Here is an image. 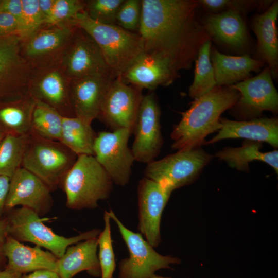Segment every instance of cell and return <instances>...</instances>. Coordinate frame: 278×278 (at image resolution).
Wrapping results in <instances>:
<instances>
[{
	"label": "cell",
	"instance_id": "obj_38",
	"mask_svg": "<svg viewBox=\"0 0 278 278\" xmlns=\"http://www.w3.org/2000/svg\"><path fill=\"white\" fill-rule=\"evenodd\" d=\"M20 26L17 20L10 13L0 10V37L16 34L19 36Z\"/></svg>",
	"mask_w": 278,
	"mask_h": 278
},
{
	"label": "cell",
	"instance_id": "obj_28",
	"mask_svg": "<svg viewBox=\"0 0 278 278\" xmlns=\"http://www.w3.org/2000/svg\"><path fill=\"white\" fill-rule=\"evenodd\" d=\"M261 142L245 140L241 147H226L217 152L215 156L223 160L231 167L240 171H247L249 163L254 161H261L269 164L277 173L278 151L262 152Z\"/></svg>",
	"mask_w": 278,
	"mask_h": 278
},
{
	"label": "cell",
	"instance_id": "obj_44",
	"mask_svg": "<svg viewBox=\"0 0 278 278\" xmlns=\"http://www.w3.org/2000/svg\"><path fill=\"white\" fill-rule=\"evenodd\" d=\"M55 2V0H38L39 8L44 18V23L51 13Z\"/></svg>",
	"mask_w": 278,
	"mask_h": 278
},
{
	"label": "cell",
	"instance_id": "obj_3",
	"mask_svg": "<svg viewBox=\"0 0 278 278\" xmlns=\"http://www.w3.org/2000/svg\"><path fill=\"white\" fill-rule=\"evenodd\" d=\"M72 23L84 30L94 40L116 78L144 53L138 33L127 30L116 24H106L89 18L84 11Z\"/></svg>",
	"mask_w": 278,
	"mask_h": 278
},
{
	"label": "cell",
	"instance_id": "obj_31",
	"mask_svg": "<svg viewBox=\"0 0 278 278\" xmlns=\"http://www.w3.org/2000/svg\"><path fill=\"white\" fill-rule=\"evenodd\" d=\"M211 42L203 43L199 49L195 60L193 82L189 89V95L197 98L209 92L217 86L211 60Z\"/></svg>",
	"mask_w": 278,
	"mask_h": 278
},
{
	"label": "cell",
	"instance_id": "obj_12",
	"mask_svg": "<svg viewBox=\"0 0 278 278\" xmlns=\"http://www.w3.org/2000/svg\"><path fill=\"white\" fill-rule=\"evenodd\" d=\"M71 79L60 63L32 69L27 92L36 100L49 105L63 117H75L70 98Z\"/></svg>",
	"mask_w": 278,
	"mask_h": 278
},
{
	"label": "cell",
	"instance_id": "obj_16",
	"mask_svg": "<svg viewBox=\"0 0 278 278\" xmlns=\"http://www.w3.org/2000/svg\"><path fill=\"white\" fill-rule=\"evenodd\" d=\"M272 77L268 66L257 76L230 85L240 94L233 107L240 116L244 118L256 117L264 111L277 113L278 93Z\"/></svg>",
	"mask_w": 278,
	"mask_h": 278
},
{
	"label": "cell",
	"instance_id": "obj_9",
	"mask_svg": "<svg viewBox=\"0 0 278 278\" xmlns=\"http://www.w3.org/2000/svg\"><path fill=\"white\" fill-rule=\"evenodd\" d=\"M76 28L73 24L41 27L21 39L23 57L32 69L60 63Z\"/></svg>",
	"mask_w": 278,
	"mask_h": 278
},
{
	"label": "cell",
	"instance_id": "obj_25",
	"mask_svg": "<svg viewBox=\"0 0 278 278\" xmlns=\"http://www.w3.org/2000/svg\"><path fill=\"white\" fill-rule=\"evenodd\" d=\"M203 26L209 36L235 48L244 47L247 42L245 22L239 10L234 8L205 16Z\"/></svg>",
	"mask_w": 278,
	"mask_h": 278
},
{
	"label": "cell",
	"instance_id": "obj_48",
	"mask_svg": "<svg viewBox=\"0 0 278 278\" xmlns=\"http://www.w3.org/2000/svg\"><path fill=\"white\" fill-rule=\"evenodd\" d=\"M1 1H2V0H0V3H1Z\"/></svg>",
	"mask_w": 278,
	"mask_h": 278
},
{
	"label": "cell",
	"instance_id": "obj_7",
	"mask_svg": "<svg viewBox=\"0 0 278 278\" xmlns=\"http://www.w3.org/2000/svg\"><path fill=\"white\" fill-rule=\"evenodd\" d=\"M110 218L116 224L129 250V256L119 264L118 278H151L162 269H170L171 264H180L179 258L164 256L157 252L140 233L126 228L110 210Z\"/></svg>",
	"mask_w": 278,
	"mask_h": 278
},
{
	"label": "cell",
	"instance_id": "obj_29",
	"mask_svg": "<svg viewBox=\"0 0 278 278\" xmlns=\"http://www.w3.org/2000/svg\"><path fill=\"white\" fill-rule=\"evenodd\" d=\"M96 135L91 124L77 117L63 116L59 142L77 156H94L93 147Z\"/></svg>",
	"mask_w": 278,
	"mask_h": 278
},
{
	"label": "cell",
	"instance_id": "obj_23",
	"mask_svg": "<svg viewBox=\"0 0 278 278\" xmlns=\"http://www.w3.org/2000/svg\"><path fill=\"white\" fill-rule=\"evenodd\" d=\"M97 237L80 241L67 248L57 261L56 272L60 278H73L82 271H86L94 277H100Z\"/></svg>",
	"mask_w": 278,
	"mask_h": 278
},
{
	"label": "cell",
	"instance_id": "obj_33",
	"mask_svg": "<svg viewBox=\"0 0 278 278\" xmlns=\"http://www.w3.org/2000/svg\"><path fill=\"white\" fill-rule=\"evenodd\" d=\"M110 217L109 212L104 213L105 227L97 237L99 248L98 259L101 278H113L116 269L115 255L111 238Z\"/></svg>",
	"mask_w": 278,
	"mask_h": 278
},
{
	"label": "cell",
	"instance_id": "obj_14",
	"mask_svg": "<svg viewBox=\"0 0 278 278\" xmlns=\"http://www.w3.org/2000/svg\"><path fill=\"white\" fill-rule=\"evenodd\" d=\"M160 115L154 94L144 95L133 130L134 139L131 150L135 161L148 164L160 152L163 143Z\"/></svg>",
	"mask_w": 278,
	"mask_h": 278
},
{
	"label": "cell",
	"instance_id": "obj_32",
	"mask_svg": "<svg viewBox=\"0 0 278 278\" xmlns=\"http://www.w3.org/2000/svg\"><path fill=\"white\" fill-rule=\"evenodd\" d=\"M28 137L29 134H6L0 142V175L10 178L22 167Z\"/></svg>",
	"mask_w": 278,
	"mask_h": 278
},
{
	"label": "cell",
	"instance_id": "obj_24",
	"mask_svg": "<svg viewBox=\"0 0 278 278\" xmlns=\"http://www.w3.org/2000/svg\"><path fill=\"white\" fill-rule=\"evenodd\" d=\"M278 2L274 1L268 10L254 16L252 26L257 39V50L269 65L272 76L275 78L278 67V39L276 20Z\"/></svg>",
	"mask_w": 278,
	"mask_h": 278
},
{
	"label": "cell",
	"instance_id": "obj_46",
	"mask_svg": "<svg viewBox=\"0 0 278 278\" xmlns=\"http://www.w3.org/2000/svg\"><path fill=\"white\" fill-rule=\"evenodd\" d=\"M5 135H6V133H5L1 130H0V142L1 141V140L3 139V138L4 137Z\"/></svg>",
	"mask_w": 278,
	"mask_h": 278
},
{
	"label": "cell",
	"instance_id": "obj_11",
	"mask_svg": "<svg viewBox=\"0 0 278 278\" xmlns=\"http://www.w3.org/2000/svg\"><path fill=\"white\" fill-rule=\"evenodd\" d=\"M143 96L142 89L125 83L118 76L111 82L97 118L112 131L129 129L133 133Z\"/></svg>",
	"mask_w": 278,
	"mask_h": 278
},
{
	"label": "cell",
	"instance_id": "obj_42",
	"mask_svg": "<svg viewBox=\"0 0 278 278\" xmlns=\"http://www.w3.org/2000/svg\"><path fill=\"white\" fill-rule=\"evenodd\" d=\"M10 178L0 175V219L3 218V215L5 209L6 200L8 194Z\"/></svg>",
	"mask_w": 278,
	"mask_h": 278
},
{
	"label": "cell",
	"instance_id": "obj_45",
	"mask_svg": "<svg viewBox=\"0 0 278 278\" xmlns=\"http://www.w3.org/2000/svg\"><path fill=\"white\" fill-rule=\"evenodd\" d=\"M23 275L7 267L0 270V278H22Z\"/></svg>",
	"mask_w": 278,
	"mask_h": 278
},
{
	"label": "cell",
	"instance_id": "obj_30",
	"mask_svg": "<svg viewBox=\"0 0 278 278\" xmlns=\"http://www.w3.org/2000/svg\"><path fill=\"white\" fill-rule=\"evenodd\" d=\"M62 117L51 107L36 100L31 117L29 134L44 139L59 142Z\"/></svg>",
	"mask_w": 278,
	"mask_h": 278
},
{
	"label": "cell",
	"instance_id": "obj_17",
	"mask_svg": "<svg viewBox=\"0 0 278 278\" xmlns=\"http://www.w3.org/2000/svg\"><path fill=\"white\" fill-rule=\"evenodd\" d=\"M171 192L159 183L142 178L137 187L140 233L153 248L161 241V219Z\"/></svg>",
	"mask_w": 278,
	"mask_h": 278
},
{
	"label": "cell",
	"instance_id": "obj_1",
	"mask_svg": "<svg viewBox=\"0 0 278 278\" xmlns=\"http://www.w3.org/2000/svg\"><path fill=\"white\" fill-rule=\"evenodd\" d=\"M138 33L144 52L167 61L177 71L190 69L210 37L198 21L193 0H141Z\"/></svg>",
	"mask_w": 278,
	"mask_h": 278
},
{
	"label": "cell",
	"instance_id": "obj_13",
	"mask_svg": "<svg viewBox=\"0 0 278 278\" xmlns=\"http://www.w3.org/2000/svg\"><path fill=\"white\" fill-rule=\"evenodd\" d=\"M60 64L71 79L93 75L115 78L97 44L77 26Z\"/></svg>",
	"mask_w": 278,
	"mask_h": 278
},
{
	"label": "cell",
	"instance_id": "obj_8",
	"mask_svg": "<svg viewBox=\"0 0 278 278\" xmlns=\"http://www.w3.org/2000/svg\"><path fill=\"white\" fill-rule=\"evenodd\" d=\"M212 159L200 147L178 151L147 164L144 173L172 192L192 182Z\"/></svg>",
	"mask_w": 278,
	"mask_h": 278
},
{
	"label": "cell",
	"instance_id": "obj_41",
	"mask_svg": "<svg viewBox=\"0 0 278 278\" xmlns=\"http://www.w3.org/2000/svg\"><path fill=\"white\" fill-rule=\"evenodd\" d=\"M6 221L4 218L0 219V270L7 266V259L4 252V246L7 236Z\"/></svg>",
	"mask_w": 278,
	"mask_h": 278
},
{
	"label": "cell",
	"instance_id": "obj_15",
	"mask_svg": "<svg viewBox=\"0 0 278 278\" xmlns=\"http://www.w3.org/2000/svg\"><path fill=\"white\" fill-rule=\"evenodd\" d=\"M20 42L16 34L0 37V100L27 92L32 69L21 54Z\"/></svg>",
	"mask_w": 278,
	"mask_h": 278
},
{
	"label": "cell",
	"instance_id": "obj_35",
	"mask_svg": "<svg viewBox=\"0 0 278 278\" xmlns=\"http://www.w3.org/2000/svg\"><path fill=\"white\" fill-rule=\"evenodd\" d=\"M124 0L85 1L84 12L91 19L106 24H116L117 12Z\"/></svg>",
	"mask_w": 278,
	"mask_h": 278
},
{
	"label": "cell",
	"instance_id": "obj_40",
	"mask_svg": "<svg viewBox=\"0 0 278 278\" xmlns=\"http://www.w3.org/2000/svg\"><path fill=\"white\" fill-rule=\"evenodd\" d=\"M199 4L210 11L216 12L224 9L235 8L237 5L236 1L228 0H201L198 1Z\"/></svg>",
	"mask_w": 278,
	"mask_h": 278
},
{
	"label": "cell",
	"instance_id": "obj_27",
	"mask_svg": "<svg viewBox=\"0 0 278 278\" xmlns=\"http://www.w3.org/2000/svg\"><path fill=\"white\" fill-rule=\"evenodd\" d=\"M36 100L28 92L0 100V130L6 134L26 135Z\"/></svg>",
	"mask_w": 278,
	"mask_h": 278
},
{
	"label": "cell",
	"instance_id": "obj_36",
	"mask_svg": "<svg viewBox=\"0 0 278 278\" xmlns=\"http://www.w3.org/2000/svg\"><path fill=\"white\" fill-rule=\"evenodd\" d=\"M141 11L140 0H124L116 15V25L127 30L138 33Z\"/></svg>",
	"mask_w": 278,
	"mask_h": 278
},
{
	"label": "cell",
	"instance_id": "obj_37",
	"mask_svg": "<svg viewBox=\"0 0 278 278\" xmlns=\"http://www.w3.org/2000/svg\"><path fill=\"white\" fill-rule=\"evenodd\" d=\"M22 4L23 22L19 36L21 39L31 35L42 27L44 24L38 0H22Z\"/></svg>",
	"mask_w": 278,
	"mask_h": 278
},
{
	"label": "cell",
	"instance_id": "obj_26",
	"mask_svg": "<svg viewBox=\"0 0 278 278\" xmlns=\"http://www.w3.org/2000/svg\"><path fill=\"white\" fill-rule=\"evenodd\" d=\"M211 60L217 86H230L248 78L250 73L263 66L262 60L253 59L248 55L232 56L213 49Z\"/></svg>",
	"mask_w": 278,
	"mask_h": 278
},
{
	"label": "cell",
	"instance_id": "obj_39",
	"mask_svg": "<svg viewBox=\"0 0 278 278\" xmlns=\"http://www.w3.org/2000/svg\"><path fill=\"white\" fill-rule=\"evenodd\" d=\"M0 10L10 13L17 20L20 26V36L23 22L22 0H2Z\"/></svg>",
	"mask_w": 278,
	"mask_h": 278
},
{
	"label": "cell",
	"instance_id": "obj_43",
	"mask_svg": "<svg viewBox=\"0 0 278 278\" xmlns=\"http://www.w3.org/2000/svg\"><path fill=\"white\" fill-rule=\"evenodd\" d=\"M22 278H60L55 271L49 270H38L23 275Z\"/></svg>",
	"mask_w": 278,
	"mask_h": 278
},
{
	"label": "cell",
	"instance_id": "obj_10",
	"mask_svg": "<svg viewBox=\"0 0 278 278\" xmlns=\"http://www.w3.org/2000/svg\"><path fill=\"white\" fill-rule=\"evenodd\" d=\"M132 131L120 129L112 132L100 131L94 142V157L108 173L113 182L127 185L135 161L128 140Z\"/></svg>",
	"mask_w": 278,
	"mask_h": 278
},
{
	"label": "cell",
	"instance_id": "obj_47",
	"mask_svg": "<svg viewBox=\"0 0 278 278\" xmlns=\"http://www.w3.org/2000/svg\"><path fill=\"white\" fill-rule=\"evenodd\" d=\"M151 278H172V277H164V276H162L154 274Z\"/></svg>",
	"mask_w": 278,
	"mask_h": 278
},
{
	"label": "cell",
	"instance_id": "obj_19",
	"mask_svg": "<svg viewBox=\"0 0 278 278\" xmlns=\"http://www.w3.org/2000/svg\"><path fill=\"white\" fill-rule=\"evenodd\" d=\"M114 78L93 75L71 79L70 98L75 117L91 124L97 118L104 97Z\"/></svg>",
	"mask_w": 278,
	"mask_h": 278
},
{
	"label": "cell",
	"instance_id": "obj_18",
	"mask_svg": "<svg viewBox=\"0 0 278 278\" xmlns=\"http://www.w3.org/2000/svg\"><path fill=\"white\" fill-rule=\"evenodd\" d=\"M51 191L38 177L21 167L10 178L5 209L9 211L21 205L43 216L53 205Z\"/></svg>",
	"mask_w": 278,
	"mask_h": 278
},
{
	"label": "cell",
	"instance_id": "obj_34",
	"mask_svg": "<svg viewBox=\"0 0 278 278\" xmlns=\"http://www.w3.org/2000/svg\"><path fill=\"white\" fill-rule=\"evenodd\" d=\"M85 7V1L55 0L51 13L43 26L73 24L74 18L83 12Z\"/></svg>",
	"mask_w": 278,
	"mask_h": 278
},
{
	"label": "cell",
	"instance_id": "obj_6",
	"mask_svg": "<svg viewBox=\"0 0 278 278\" xmlns=\"http://www.w3.org/2000/svg\"><path fill=\"white\" fill-rule=\"evenodd\" d=\"M77 158L60 142L29 133L22 167L38 177L52 192L60 186Z\"/></svg>",
	"mask_w": 278,
	"mask_h": 278
},
{
	"label": "cell",
	"instance_id": "obj_20",
	"mask_svg": "<svg viewBox=\"0 0 278 278\" xmlns=\"http://www.w3.org/2000/svg\"><path fill=\"white\" fill-rule=\"evenodd\" d=\"M120 76L127 84L153 91L171 84L179 75L166 60L144 52Z\"/></svg>",
	"mask_w": 278,
	"mask_h": 278
},
{
	"label": "cell",
	"instance_id": "obj_4",
	"mask_svg": "<svg viewBox=\"0 0 278 278\" xmlns=\"http://www.w3.org/2000/svg\"><path fill=\"white\" fill-rule=\"evenodd\" d=\"M110 177L93 155H80L64 177L61 186L66 206L75 210L94 209L113 189Z\"/></svg>",
	"mask_w": 278,
	"mask_h": 278
},
{
	"label": "cell",
	"instance_id": "obj_22",
	"mask_svg": "<svg viewBox=\"0 0 278 278\" xmlns=\"http://www.w3.org/2000/svg\"><path fill=\"white\" fill-rule=\"evenodd\" d=\"M4 252L7 259L6 267L23 275L41 270L56 272L58 258L39 246L25 245L7 235Z\"/></svg>",
	"mask_w": 278,
	"mask_h": 278
},
{
	"label": "cell",
	"instance_id": "obj_2",
	"mask_svg": "<svg viewBox=\"0 0 278 278\" xmlns=\"http://www.w3.org/2000/svg\"><path fill=\"white\" fill-rule=\"evenodd\" d=\"M240 97V93L230 86H216L194 99L172 129L171 148L178 151L188 150L203 145L208 134L220 129L221 114L233 108Z\"/></svg>",
	"mask_w": 278,
	"mask_h": 278
},
{
	"label": "cell",
	"instance_id": "obj_5",
	"mask_svg": "<svg viewBox=\"0 0 278 278\" xmlns=\"http://www.w3.org/2000/svg\"><path fill=\"white\" fill-rule=\"evenodd\" d=\"M4 218L7 234L20 242H29L44 248L57 258L67 248L80 241L97 237L101 230L94 229L71 237L59 235L44 223L37 213L27 207L13 208Z\"/></svg>",
	"mask_w": 278,
	"mask_h": 278
},
{
	"label": "cell",
	"instance_id": "obj_21",
	"mask_svg": "<svg viewBox=\"0 0 278 278\" xmlns=\"http://www.w3.org/2000/svg\"><path fill=\"white\" fill-rule=\"evenodd\" d=\"M221 125L218 133L203 145L214 144L228 138H245L264 142L276 148L278 146V120L276 118H253L235 121L220 118Z\"/></svg>",
	"mask_w": 278,
	"mask_h": 278
}]
</instances>
